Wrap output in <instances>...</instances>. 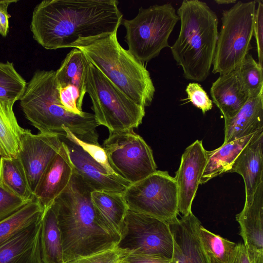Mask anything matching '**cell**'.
<instances>
[{
  "label": "cell",
  "mask_w": 263,
  "mask_h": 263,
  "mask_svg": "<svg viewBox=\"0 0 263 263\" xmlns=\"http://www.w3.org/2000/svg\"><path fill=\"white\" fill-rule=\"evenodd\" d=\"M117 0H45L33 12L30 29L46 49L71 48L81 39L109 33L122 24Z\"/></svg>",
  "instance_id": "1"
},
{
  "label": "cell",
  "mask_w": 263,
  "mask_h": 263,
  "mask_svg": "<svg viewBox=\"0 0 263 263\" xmlns=\"http://www.w3.org/2000/svg\"><path fill=\"white\" fill-rule=\"evenodd\" d=\"M93 191L76 172L52 205L61 232L64 263L113 248L118 241L97 223L92 203Z\"/></svg>",
  "instance_id": "2"
},
{
  "label": "cell",
  "mask_w": 263,
  "mask_h": 263,
  "mask_svg": "<svg viewBox=\"0 0 263 263\" xmlns=\"http://www.w3.org/2000/svg\"><path fill=\"white\" fill-rule=\"evenodd\" d=\"M20 100L26 118L40 133L61 135L66 127L79 140L99 144L94 115L74 114L62 105L55 71H36Z\"/></svg>",
  "instance_id": "3"
},
{
  "label": "cell",
  "mask_w": 263,
  "mask_h": 263,
  "mask_svg": "<svg viewBox=\"0 0 263 263\" xmlns=\"http://www.w3.org/2000/svg\"><path fill=\"white\" fill-rule=\"evenodd\" d=\"M178 38L170 47L174 59L187 80L204 81L213 65L218 39V18L205 2L184 0L177 11Z\"/></svg>",
  "instance_id": "4"
},
{
  "label": "cell",
  "mask_w": 263,
  "mask_h": 263,
  "mask_svg": "<svg viewBox=\"0 0 263 263\" xmlns=\"http://www.w3.org/2000/svg\"><path fill=\"white\" fill-rule=\"evenodd\" d=\"M118 29L81 39L71 47L82 51L95 67L135 102L149 106L155 93L150 73L143 63L120 44Z\"/></svg>",
  "instance_id": "5"
},
{
  "label": "cell",
  "mask_w": 263,
  "mask_h": 263,
  "mask_svg": "<svg viewBox=\"0 0 263 263\" xmlns=\"http://www.w3.org/2000/svg\"><path fill=\"white\" fill-rule=\"evenodd\" d=\"M86 88L96 121L109 133L134 129L142 123L145 107L120 90L90 62Z\"/></svg>",
  "instance_id": "6"
},
{
  "label": "cell",
  "mask_w": 263,
  "mask_h": 263,
  "mask_svg": "<svg viewBox=\"0 0 263 263\" xmlns=\"http://www.w3.org/2000/svg\"><path fill=\"white\" fill-rule=\"evenodd\" d=\"M179 20L170 3L141 7L134 18L122 20L127 50L143 63L157 57L163 48L170 47L168 39Z\"/></svg>",
  "instance_id": "7"
},
{
  "label": "cell",
  "mask_w": 263,
  "mask_h": 263,
  "mask_svg": "<svg viewBox=\"0 0 263 263\" xmlns=\"http://www.w3.org/2000/svg\"><path fill=\"white\" fill-rule=\"evenodd\" d=\"M257 1L237 2L222 13L212 72L226 74L238 67L251 48Z\"/></svg>",
  "instance_id": "8"
},
{
  "label": "cell",
  "mask_w": 263,
  "mask_h": 263,
  "mask_svg": "<svg viewBox=\"0 0 263 263\" xmlns=\"http://www.w3.org/2000/svg\"><path fill=\"white\" fill-rule=\"evenodd\" d=\"M128 209L170 223L178 218V193L174 177L156 171L130 184L123 193Z\"/></svg>",
  "instance_id": "9"
},
{
  "label": "cell",
  "mask_w": 263,
  "mask_h": 263,
  "mask_svg": "<svg viewBox=\"0 0 263 263\" xmlns=\"http://www.w3.org/2000/svg\"><path fill=\"white\" fill-rule=\"evenodd\" d=\"M102 146L112 169L130 184L157 171L152 149L134 129L109 133Z\"/></svg>",
  "instance_id": "10"
},
{
  "label": "cell",
  "mask_w": 263,
  "mask_h": 263,
  "mask_svg": "<svg viewBox=\"0 0 263 263\" xmlns=\"http://www.w3.org/2000/svg\"><path fill=\"white\" fill-rule=\"evenodd\" d=\"M117 247L128 254L157 255L171 259L173 240L168 223L128 209Z\"/></svg>",
  "instance_id": "11"
},
{
  "label": "cell",
  "mask_w": 263,
  "mask_h": 263,
  "mask_svg": "<svg viewBox=\"0 0 263 263\" xmlns=\"http://www.w3.org/2000/svg\"><path fill=\"white\" fill-rule=\"evenodd\" d=\"M61 144L59 135L45 133L34 135L26 129L21 138L17 157L33 194L43 173L59 152Z\"/></svg>",
  "instance_id": "12"
},
{
  "label": "cell",
  "mask_w": 263,
  "mask_h": 263,
  "mask_svg": "<svg viewBox=\"0 0 263 263\" xmlns=\"http://www.w3.org/2000/svg\"><path fill=\"white\" fill-rule=\"evenodd\" d=\"M89 64L84 53L73 48L66 56L55 71L60 100L68 111L83 115L82 104L86 93V80Z\"/></svg>",
  "instance_id": "13"
},
{
  "label": "cell",
  "mask_w": 263,
  "mask_h": 263,
  "mask_svg": "<svg viewBox=\"0 0 263 263\" xmlns=\"http://www.w3.org/2000/svg\"><path fill=\"white\" fill-rule=\"evenodd\" d=\"M202 141L197 140L187 146L181 156L174 177L177 188L178 211L183 216L192 212V205L200 184L206 162Z\"/></svg>",
  "instance_id": "14"
},
{
  "label": "cell",
  "mask_w": 263,
  "mask_h": 263,
  "mask_svg": "<svg viewBox=\"0 0 263 263\" xmlns=\"http://www.w3.org/2000/svg\"><path fill=\"white\" fill-rule=\"evenodd\" d=\"M59 136L67 148L74 172L93 191L123 193L131 184L122 178L108 174L66 133Z\"/></svg>",
  "instance_id": "15"
},
{
  "label": "cell",
  "mask_w": 263,
  "mask_h": 263,
  "mask_svg": "<svg viewBox=\"0 0 263 263\" xmlns=\"http://www.w3.org/2000/svg\"><path fill=\"white\" fill-rule=\"evenodd\" d=\"M168 225L173 240L171 263H210L199 235L201 222L192 212Z\"/></svg>",
  "instance_id": "16"
},
{
  "label": "cell",
  "mask_w": 263,
  "mask_h": 263,
  "mask_svg": "<svg viewBox=\"0 0 263 263\" xmlns=\"http://www.w3.org/2000/svg\"><path fill=\"white\" fill-rule=\"evenodd\" d=\"M73 173L67 148L62 141L59 152L48 165L33 193L34 198L44 210L50 206L67 187Z\"/></svg>",
  "instance_id": "17"
},
{
  "label": "cell",
  "mask_w": 263,
  "mask_h": 263,
  "mask_svg": "<svg viewBox=\"0 0 263 263\" xmlns=\"http://www.w3.org/2000/svg\"><path fill=\"white\" fill-rule=\"evenodd\" d=\"M263 130L256 132L234 161L230 172L240 175L245 185V204L250 203L263 182Z\"/></svg>",
  "instance_id": "18"
},
{
  "label": "cell",
  "mask_w": 263,
  "mask_h": 263,
  "mask_svg": "<svg viewBox=\"0 0 263 263\" xmlns=\"http://www.w3.org/2000/svg\"><path fill=\"white\" fill-rule=\"evenodd\" d=\"M41 218L23 228L0 247V263H44L40 240Z\"/></svg>",
  "instance_id": "19"
},
{
  "label": "cell",
  "mask_w": 263,
  "mask_h": 263,
  "mask_svg": "<svg viewBox=\"0 0 263 263\" xmlns=\"http://www.w3.org/2000/svg\"><path fill=\"white\" fill-rule=\"evenodd\" d=\"M90 196L97 223L119 241L128 209L123 193L95 190Z\"/></svg>",
  "instance_id": "20"
},
{
  "label": "cell",
  "mask_w": 263,
  "mask_h": 263,
  "mask_svg": "<svg viewBox=\"0 0 263 263\" xmlns=\"http://www.w3.org/2000/svg\"><path fill=\"white\" fill-rule=\"evenodd\" d=\"M214 103L219 109L224 120L234 117L249 98L239 76L237 67L220 75L210 89Z\"/></svg>",
  "instance_id": "21"
},
{
  "label": "cell",
  "mask_w": 263,
  "mask_h": 263,
  "mask_svg": "<svg viewBox=\"0 0 263 263\" xmlns=\"http://www.w3.org/2000/svg\"><path fill=\"white\" fill-rule=\"evenodd\" d=\"M239 235L249 251H263V182L256 189L252 201L245 204L236 215Z\"/></svg>",
  "instance_id": "22"
},
{
  "label": "cell",
  "mask_w": 263,
  "mask_h": 263,
  "mask_svg": "<svg viewBox=\"0 0 263 263\" xmlns=\"http://www.w3.org/2000/svg\"><path fill=\"white\" fill-rule=\"evenodd\" d=\"M223 143L263 130V92L249 98L232 118L224 120Z\"/></svg>",
  "instance_id": "23"
},
{
  "label": "cell",
  "mask_w": 263,
  "mask_h": 263,
  "mask_svg": "<svg viewBox=\"0 0 263 263\" xmlns=\"http://www.w3.org/2000/svg\"><path fill=\"white\" fill-rule=\"evenodd\" d=\"M256 133L223 143L214 150H206V162L200 184L205 183L223 173H229L234 161Z\"/></svg>",
  "instance_id": "24"
},
{
  "label": "cell",
  "mask_w": 263,
  "mask_h": 263,
  "mask_svg": "<svg viewBox=\"0 0 263 263\" xmlns=\"http://www.w3.org/2000/svg\"><path fill=\"white\" fill-rule=\"evenodd\" d=\"M14 101L0 98V156L16 157L22 137L26 129L21 127L15 116Z\"/></svg>",
  "instance_id": "25"
},
{
  "label": "cell",
  "mask_w": 263,
  "mask_h": 263,
  "mask_svg": "<svg viewBox=\"0 0 263 263\" xmlns=\"http://www.w3.org/2000/svg\"><path fill=\"white\" fill-rule=\"evenodd\" d=\"M40 240L44 263H64L61 232L52 205L42 214Z\"/></svg>",
  "instance_id": "26"
},
{
  "label": "cell",
  "mask_w": 263,
  "mask_h": 263,
  "mask_svg": "<svg viewBox=\"0 0 263 263\" xmlns=\"http://www.w3.org/2000/svg\"><path fill=\"white\" fill-rule=\"evenodd\" d=\"M0 184L25 200L34 199L23 167L17 157H1Z\"/></svg>",
  "instance_id": "27"
},
{
  "label": "cell",
  "mask_w": 263,
  "mask_h": 263,
  "mask_svg": "<svg viewBox=\"0 0 263 263\" xmlns=\"http://www.w3.org/2000/svg\"><path fill=\"white\" fill-rule=\"evenodd\" d=\"M44 211L43 207L34 199L0 222V247L23 228L40 219Z\"/></svg>",
  "instance_id": "28"
},
{
  "label": "cell",
  "mask_w": 263,
  "mask_h": 263,
  "mask_svg": "<svg viewBox=\"0 0 263 263\" xmlns=\"http://www.w3.org/2000/svg\"><path fill=\"white\" fill-rule=\"evenodd\" d=\"M199 235L210 263H228L236 243L209 231L201 225Z\"/></svg>",
  "instance_id": "29"
},
{
  "label": "cell",
  "mask_w": 263,
  "mask_h": 263,
  "mask_svg": "<svg viewBox=\"0 0 263 263\" xmlns=\"http://www.w3.org/2000/svg\"><path fill=\"white\" fill-rule=\"evenodd\" d=\"M26 85L12 63H0V98L14 102L20 100Z\"/></svg>",
  "instance_id": "30"
},
{
  "label": "cell",
  "mask_w": 263,
  "mask_h": 263,
  "mask_svg": "<svg viewBox=\"0 0 263 263\" xmlns=\"http://www.w3.org/2000/svg\"><path fill=\"white\" fill-rule=\"evenodd\" d=\"M240 79L249 98L263 92L262 66L248 53L237 67Z\"/></svg>",
  "instance_id": "31"
},
{
  "label": "cell",
  "mask_w": 263,
  "mask_h": 263,
  "mask_svg": "<svg viewBox=\"0 0 263 263\" xmlns=\"http://www.w3.org/2000/svg\"><path fill=\"white\" fill-rule=\"evenodd\" d=\"M63 129L66 134L77 143L95 161L101 165L108 174L122 178L111 167L106 154L102 146L99 144L83 142L78 139L67 128L64 127Z\"/></svg>",
  "instance_id": "32"
},
{
  "label": "cell",
  "mask_w": 263,
  "mask_h": 263,
  "mask_svg": "<svg viewBox=\"0 0 263 263\" xmlns=\"http://www.w3.org/2000/svg\"><path fill=\"white\" fill-rule=\"evenodd\" d=\"M128 253L117 246L67 263H121Z\"/></svg>",
  "instance_id": "33"
},
{
  "label": "cell",
  "mask_w": 263,
  "mask_h": 263,
  "mask_svg": "<svg viewBox=\"0 0 263 263\" xmlns=\"http://www.w3.org/2000/svg\"><path fill=\"white\" fill-rule=\"evenodd\" d=\"M30 201L14 195L0 184V222L11 216Z\"/></svg>",
  "instance_id": "34"
},
{
  "label": "cell",
  "mask_w": 263,
  "mask_h": 263,
  "mask_svg": "<svg viewBox=\"0 0 263 263\" xmlns=\"http://www.w3.org/2000/svg\"><path fill=\"white\" fill-rule=\"evenodd\" d=\"M185 92L189 101L197 108L201 109L203 114L212 108V101L199 84L190 83L186 86Z\"/></svg>",
  "instance_id": "35"
},
{
  "label": "cell",
  "mask_w": 263,
  "mask_h": 263,
  "mask_svg": "<svg viewBox=\"0 0 263 263\" xmlns=\"http://www.w3.org/2000/svg\"><path fill=\"white\" fill-rule=\"evenodd\" d=\"M257 8H256L253 35H254L258 55V63L262 66L263 59V2L257 1Z\"/></svg>",
  "instance_id": "36"
},
{
  "label": "cell",
  "mask_w": 263,
  "mask_h": 263,
  "mask_svg": "<svg viewBox=\"0 0 263 263\" xmlns=\"http://www.w3.org/2000/svg\"><path fill=\"white\" fill-rule=\"evenodd\" d=\"M228 263H255V252L248 250L243 243L236 244Z\"/></svg>",
  "instance_id": "37"
},
{
  "label": "cell",
  "mask_w": 263,
  "mask_h": 263,
  "mask_svg": "<svg viewBox=\"0 0 263 263\" xmlns=\"http://www.w3.org/2000/svg\"><path fill=\"white\" fill-rule=\"evenodd\" d=\"M121 263H171V259L157 255H136L129 254Z\"/></svg>",
  "instance_id": "38"
},
{
  "label": "cell",
  "mask_w": 263,
  "mask_h": 263,
  "mask_svg": "<svg viewBox=\"0 0 263 263\" xmlns=\"http://www.w3.org/2000/svg\"><path fill=\"white\" fill-rule=\"evenodd\" d=\"M17 1H0V34L6 37L9 31V18L10 16L7 12L8 6Z\"/></svg>",
  "instance_id": "39"
},
{
  "label": "cell",
  "mask_w": 263,
  "mask_h": 263,
  "mask_svg": "<svg viewBox=\"0 0 263 263\" xmlns=\"http://www.w3.org/2000/svg\"><path fill=\"white\" fill-rule=\"evenodd\" d=\"M214 2L218 5L235 4L237 2L236 0H215Z\"/></svg>",
  "instance_id": "40"
},
{
  "label": "cell",
  "mask_w": 263,
  "mask_h": 263,
  "mask_svg": "<svg viewBox=\"0 0 263 263\" xmlns=\"http://www.w3.org/2000/svg\"><path fill=\"white\" fill-rule=\"evenodd\" d=\"M1 156H0V160H1Z\"/></svg>",
  "instance_id": "41"
}]
</instances>
